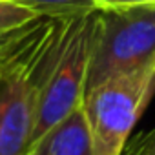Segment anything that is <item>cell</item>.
<instances>
[{"instance_id": "7a4b0ae2", "label": "cell", "mask_w": 155, "mask_h": 155, "mask_svg": "<svg viewBox=\"0 0 155 155\" xmlns=\"http://www.w3.org/2000/svg\"><path fill=\"white\" fill-rule=\"evenodd\" d=\"M148 66H155V2L99 9L86 91Z\"/></svg>"}, {"instance_id": "5b68a950", "label": "cell", "mask_w": 155, "mask_h": 155, "mask_svg": "<svg viewBox=\"0 0 155 155\" xmlns=\"http://www.w3.org/2000/svg\"><path fill=\"white\" fill-rule=\"evenodd\" d=\"M62 18L40 17L26 26L0 31V84L29 62L60 28Z\"/></svg>"}, {"instance_id": "3957f363", "label": "cell", "mask_w": 155, "mask_h": 155, "mask_svg": "<svg viewBox=\"0 0 155 155\" xmlns=\"http://www.w3.org/2000/svg\"><path fill=\"white\" fill-rule=\"evenodd\" d=\"M155 91V66L101 82L84 95L95 155H122L128 137Z\"/></svg>"}, {"instance_id": "ba28073f", "label": "cell", "mask_w": 155, "mask_h": 155, "mask_svg": "<svg viewBox=\"0 0 155 155\" xmlns=\"http://www.w3.org/2000/svg\"><path fill=\"white\" fill-rule=\"evenodd\" d=\"M37 18H40L38 13H35L24 6H18L15 2H9V0H0V31L26 26Z\"/></svg>"}, {"instance_id": "52a82bcc", "label": "cell", "mask_w": 155, "mask_h": 155, "mask_svg": "<svg viewBox=\"0 0 155 155\" xmlns=\"http://www.w3.org/2000/svg\"><path fill=\"white\" fill-rule=\"evenodd\" d=\"M18 6H24L40 17L48 18H77V17H84L93 11H97V4L93 0H9Z\"/></svg>"}, {"instance_id": "8992f818", "label": "cell", "mask_w": 155, "mask_h": 155, "mask_svg": "<svg viewBox=\"0 0 155 155\" xmlns=\"http://www.w3.org/2000/svg\"><path fill=\"white\" fill-rule=\"evenodd\" d=\"M28 155H95L84 104L77 106L66 119L57 122L29 148Z\"/></svg>"}, {"instance_id": "30bf717a", "label": "cell", "mask_w": 155, "mask_h": 155, "mask_svg": "<svg viewBox=\"0 0 155 155\" xmlns=\"http://www.w3.org/2000/svg\"><path fill=\"white\" fill-rule=\"evenodd\" d=\"M99 9H117V8H130L140 4H153L155 0H93Z\"/></svg>"}, {"instance_id": "277c9868", "label": "cell", "mask_w": 155, "mask_h": 155, "mask_svg": "<svg viewBox=\"0 0 155 155\" xmlns=\"http://www.w3.org/2000/svg\"><path fill=\"white\" fill-rule=\"evenodd\" d=\"M69 20H64L48 44L0 84V155H28L40 91Z\"/></svg>"}, {"instance_id": "9c48e42d", "label": "cell", "mask_w": 155, "mask_h": 155, "mask_svg": "<svg viewBox=\"0 0 155 155\" xmlns=\"http://www.w3.org/2000/svg\"><path fill=\"white\" fill-rule=\"evenodd\" d=\"M122 155H155V130L135 139L131 146L124 148Z\"/></svg>"}, {"instance_id": "6da1fadb", "label": "cell", "mask_w": 155, "mask_h": 155, "mask_svg": "<svg viewBox=\"0 0 155 155\" xmlns=\"http://www.w3.org/2000/svg\"><path fill=\"white\" fill-rule=\"evenodd\" d=\"M97 11L71 18L68 22L40 91L31 146L40 140L57 122L66 119L77 106L84 102L95 44Z\"/></svg>"}]
</instances>
